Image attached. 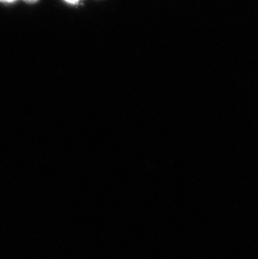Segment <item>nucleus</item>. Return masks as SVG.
Instances as JSON below:
<instances>
[{"instance_id": "obj_2", "label": "nucleus", "mask_w": 258, "mask_h": 259, "mask_svg": "<svg viewBox=\"0 0 258 259\" xmlns=\"http://www.w3.org/2000/svg\"><path fill=\"white\" fill-rule=\"evenodd\" d=\"M24 1L28 3V4H34V3H36L37 1H39V0H24Z\"/></svg>"}, {"instance_id": "obj_1", "label": "nucleus", "mask_w": 258, "mask_h": 259, "mask_svg": "<svg viewBox=\"0 0 258 259\" xmlns=\"http://www.w3.org/2000/svg\"><path fill=\"white\" fill-rule=\"evenodd\" d=\"M66 2L69 3V4H72V5H75V4H77L80 0H65Z\"/></svg>"}, {"instance_id": "obj_3", "label": "nucleus", "mask_w": 258, "mask_h": 259, "mask_svg": "<svg viewBox=\"0 0 258 259\" xmlns=\"http://www.w3.org/2000/svg\"><path fill=\"white\" fill-rule=\"evenodd\" d=\"M0 1L4 3H13L16 1V0H0Z\"/></svg>"}]
</instances>
